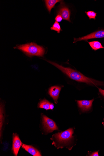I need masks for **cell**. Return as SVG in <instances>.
Masks as SVG:
<instances>
[{"mask_svg":"<svg viewBox=\"0 0 104 156\" xmlns=\"http://www.w3.org/2000/svg\"><path fill=\"white\" fill-rule=\"evenodd\" d=\"M88 43L92 48L95 51L100 49H104L100 42L97 41L88 42Z\"/></svg>","mask_w":104,"mask_h":156,"instance_id":"cell-12","label":"cell"},{"mask_svg":"<svg viewBox=\"0 0 104 156\" xmlns=\"http://www.w3.org/2000/svg\"><path fill=\"white\" fill-rule=\"evenodd\" d=\"M87 15L89 19L96 20V17L97 16V13L93 11H88L85 12Z\"/></svg>","mask_w":104,"mask_h":156,"instance_id":"cell-16","label":"cell"},{"mask_svg":"<svg viewBox=\"0 0 104 156\" xmlns=\"http://www.w3.org/2000/svg\"><path fill=\"white\" fill-rule=\"evenodd\" d=\"M58 15L61 16L63 20L70 22V12L69 8L65 5L64 3H61L60 8L57 12Z\"/></svg>","mask_w":104,"mask_h":156,"instance_id":"cell-6","label":"cell"},{"mask_svg":"<svg viewBox=\"0 0 104 156\" xmlns=\"http://www.w3.org/2000/svg\"><path fill=\"white\" fill-rule=\"evenodd\" d=\"M99 151H96L92 153L90 156H99Z\"/></svg>","mask_w":104,"mask_h":156,"instance_id":"cell-18","label":"cell"},{"mask_svg":"<svg viewBox=\"0 0 104 156\" xmlns=\"http://www.w3.org/2000/svg\"><path fill=\"white\" fill-rule=\"evenodd\" d=\"M103 120H104V119ZM102 124H103V126H104V122H103L102 123Z\"/></svg>","mask_w":104,"mask_h":156,"instance_id":"cell-21","label":"cell"},{"mask_svg":"<svg viewBox=\"0 0 104 156\" xmlns=\"http://www.w3.org/2000/svg\"><path fill=\"white\" fill-rule=\"evenodd\" d=\"M94 101L93 99L90 101H78L77 102L79 107L83 112H85L91 109Z\"/></svg>","mask_w":104,"mask_h":156,"instance_id":"cell-8","label":"cell"},{"mask_svg":"<svg viewBox=\"0 0 104 156\" xmlns=\"http://www.w3.org/2000/svg\"><path fill=\"white\" fill-rule=\"evenodd\" d=\"M55 20L57 22H60L62 21L63 19L61 16L58 15L55 18Z\"/></svg>","mask_w":104,"mask_h":156,"instance_id":"cell-17","label":"cell"},{"mask_svg":"<svg viewBox=\"0 0 104 156\" xmlns=\"http://www.w3.org/2000/svg\"><path fill=\"white\" fill-rule=\"evenodd\" d=\"M104 38V30H98L86 36L79 37V38H74L73 43L81 41H87L88 40Z\"/></svg>","mask_w":104,"mask_h":156,"instance_id":"cell-5","label":"cell"},{"mask_svg":"<svg viewBox=\"0 0 104 156\" xmlns=\"http://www.w3.org/2000/svg\"><path fill=\"white\" fill-rule=\"evenodd\" d=\"M61 90V87L56 86L52 87L49 89V94L52 98L56 104L57 103V100Z\"/></svg>","mask_w":104,"mask_h":156,"instance_id":"cell-9","label":"cell"},{"mask_svg":"<svg viewBox=\"0 0 104 156\" xmlns=\"http://www.w3.org/2000/svg\"><path fill=\"white\" fill-rule=\"evenodd\" d=\"M43 128L47 133H51L54 130H58V127L55 122L45 115L42 116Z\"/></svg>","mask_w":104,"mask_h":156,"instance_id":"cell-4","label":"cell"},{"mask_svg":"<svg viewBox=\"0 0 104 156\" xmlns=\"http://www.w3.org/2000/svg\"><path fill=\"white\" fill-rule=\"evenodd\" d=\"M15 48L21 50L29 57L34 56H43L45 52L43 47L34 43L17 46Z\"/></svg>","mask_w":104,"mask_h":156,"instance_id":"cell-3","label":"cell"},{"mask_svg":"<svg viewBox=\"0 0 104 156\" xmlns=\"http://www.w3.org/2000/svg\"><path fill=\"white\" fill-rule=\"evenodd\" d=\"M51 30H54L59 34L62 31L60 25L56 21L55 22L52 26L51 27Z\"/></svg>","mask_w":104,"mask_h":156,"instance_id":"cell-14","label":"cell"},{"mask_svg":"<svg viewBox=\"0 0 104 156\" xmlns=\"http://www.w3.org/2000/svg\"><path fill=\"white\" fill-rule=\"evenodd\" d=\"M99 92L104 96V90H103L99 88Z\"/></svg>","mask_w":104,"mask_h":156,"instance_id":"cell-19","label":"cell"},{"mask_svg":"<svg viewBox=\"0 0 104 156\" xmlns=\"http://www.w3.org/2000/svg\"><path fill=\"white\" fill-rule=\"evenodd\" d=\"M47 61L61 70L63 73L73 80L84 83L89 85H94L95 86H102L104 85V83L87 77L75 69L69 67H64L50 61L47 60Z\"/></svg>","mask_w":104,"mask_h":156,"instance_id":"cell-1","label":"cell"},{"mask_svg":"<svg viewBox=\"0 0 104 156\" xmlns=\"http://www.w3.org/2000/svg\"><path fill=\"white\" fill-rule=\"evenodd\" d=\"M44 1L47 9L50 13L52 9L54 7L56 4L62 1L60 0H45Z\"/></svg>","mask_w":104,"mask_h":156,"instance_id":"cell-11","label":"cell"},{"mask_svg":"<svg viewBox=\"0 0 104 156\" xmlns=\"http://www.w3.org/2000/svg\"><path fill=\"white\" fill-rule=\"evenodd\" d=\"M3 106L2 105H1V117H0V125H1V136L2 134V126L3 122L4 120V117L3 115Z\"/></svg>","mask_w":104,"mask_h":156,"instance_id":"cell-15","label":"cell"},{"mask_svg":"<svg viewBox=\"0 0 104 156\" xmlns=\"http://www.w3.org/2000/svg\"><path fill=\"white\" fill-rule=\"evenodd\" d=\"M73 129L70 128L61 133L53 135L52 140H53L52 144L57 148H63L64 146L69 144L73 138Z\"/></svg>","mask_w":104,"mask_h":156,"instance_id":"cell-2","label":"cell"},{"mask_svg":"<svg viewBox=\"0 0 104 156\" xmlns=\"http://www.w3.org/2000/svg\"><path fill=\"white\" fill-rule=\"evenodd\" d=\"M22 143L18 135L16 134H13V143L12 151L14 154L17 156Z\"/></svg>","mask_w":104,"mask_h":156,"instance_id":"cell-7","label":"cell"},{"mask_svg":"<svg viewBox=\"0 0 104 156\" xmlns=\"http://www.w3.org/2000/svg\"><path fill=\"white\" fill-rule=\"evenodd\" d=\"M50 109L53 110L54 108V105L52 103H51L50 106Z\"/></svg>","mask_w":104,"mask_h":156,"instance_id":"cell-20","label":"cell"},{"mask_svg":"<svg viewBox=\"0 0 104 156\" xmlns=\"http://www.w3.org/2000/svg\"><path fill=\"white\" fill-rule=\"evenodd\" d=\"M22 147L29 153L34 156H41L40 152L31 146L23 144Z\"/></svg>","mask_w":104,"mask_h":156,"instance_id":"cell-10","label":"cell"},{"mask_svg":"<svg viewBox=\"0 0 104 156\" xmlns=\"http://www.w3.org/2000/svg\"><path fill=\"white\" fill-rule=\"evenodd\" d=\"M51 104V103L48 101L44 99L40 101L39 104V107L40 108L48 110L50 109V106Z\"/></svg>","mask_w":104,"mask_h":156,"instance_id":"cell-13","label":"cell"}]
</instances>
